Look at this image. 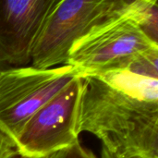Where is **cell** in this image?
<instances>
[{"label":"cell","instance_id":"6da1fadb","mask_svg":"<svg viewBox=\"0 0 158 158\" xmlns=\"http://www.w3.org/2000/svg\"><path fill=\"white\" fill-rule=\"evenodd\" d=\"M158 49L130 68L82 77L79 131L107 152L158 158Z\"/></svg>","mask_w":158,"mask_h":158},{"label":"cell","instance_id":"7a4b0ae2","mask_svg":"<svg viewBox=\"0 0 158 158\" xmlns=\"http://www.w3.org/2000/svg\"><path fill=\"white\" fill-rule=\"evenodd\" d=\"M126 0H56L36 40L31 67L48 69L67 64L73 44L92 30L124 13Z\"/></svg>","mask_w":158,"mask_h":158},{"label":"cell","instance_id":"3957f363","mask_svg":"<svg viewBox=\"0 0 158 158\" xmlns=\"http://www.w3.org/2000/svg\"><path fill=\"white\" fill-rule=\"evenodd\" d=\"M158 49L125 11L92 30L71 47L66 65L81 77L130 68Z\"/></svg>","mask_w":158,"mask_h":158},{"label":"cell","instance_id":"277c9868","mask_svg":"<svg viewBox=\"0 0 158 158\" xmlns=\"http://www.w3.org/2000/svg\"><path fill=\"white\" fill-rule=\"evenodd\" d=\"M81 74L71 66L0 71V131L14 143L30 118Z\"/></svg>","mask_w":158,"mask_h":158},{"label":"cell","instance_id":"5b68a950","mask_svg":"<svg viewBox=\"0 0 158 158\" xmlns=\"http://www.w3.org/2000/svg\"><path fill=\"white\" fill-rule=\"evenodd\" d=\"M82 77L44 105L25 124L15 141L18 156L46 158L79 141Z\"/></svg>","mask_w":158,"mask_h":158},{"label":"cell","instance_id":"8992f818","mask_svg":"<svg viewBox=\"0 0 158 158\" xmlns=\"http://www.w3.org/2000/svg\"><path fill=\"white\" fill-rule=\"evenodd\" d=\"M56 0H0V65L27 67Z\"/></svg>","mask_w":158,"mask_h":158},{"label":"cell","instance_id":"52a82bcc","mask_svg":"<svg viewBox=\"0 0 158 158\" xmlns=\"http://www.w3.org/2000/svg\"><path fill=\"white\" fill-rule=\"evenodd\" d=\"M125 14L153 42L157 43L158 6L155 0H126Z\"/></svg>","mask_w":158,"mask_h":158},{"label":"cell","instance_id":"ba28073f","mask_svg":"<svg viewBox=\"0 0 158 158\" xmlns=\"http://www.w3.org/2000/svg\"><path fill=\"white\" fill-rule=\"evenodd\" d=\"M63 158H98L92 151L84 148L80 142H76L71 146L64 150Z\"/></svg>","mask_w":158,"mask_h":158},{"label":"cell","instance_id":"9c48e42d","mask_svg":"<svg viewBox=\"0 0 158 158\" xmlns=\"http://www.w3.org/2000/svg\"><path fill=\"white\" fill-rule=\"evenodd\" d=\"M17 156L15 143L0 131V158H14Z\"/></svg>","mask_w":158,"mask_h":158},{"label":"cell","instance_id":"30bf717a","mask_svg":"<svg viewBox=\"0 0 158 158\" xmlns=\"http://www.w3.org/2000/svg\"><path fill=\"white\" fill-rule=\"evenodd\" d=\"M101 158H147L142 155L138 154H126V155H121V156H117L113 155L106 150L102 148V154H101Z\"/></svg>","mask_w":158,"mask_h":158},{"label":"cell","instance_id":"8fae6325","mask_svg":"<svg viewBox=\"0 0 158 158\" xmlns=\"http://www.w3.org/2000/svg\"><path fill=\"white\" fill-rule=\"evenodd\" d=\"M63 155H64V150L61 151V152L56 153V154H54V155H52V156H50L46 158H63Z\"/></svg>","mask_w":158,"mask_h":158},{"label":"cell","instance_id":"7c38bea8","mask_svg":"<svg viewBox=\"0 0 158 158\" xmlns=\"http://www.w3.org/2000/svg\"><path fill=\"white\" fill-rule=\"evenodd\" d=\"M14 158H25V157H22V156H17L16 157H14Z\"/></svg>","mask_w":158,"mask_h":158}]
</instances>
